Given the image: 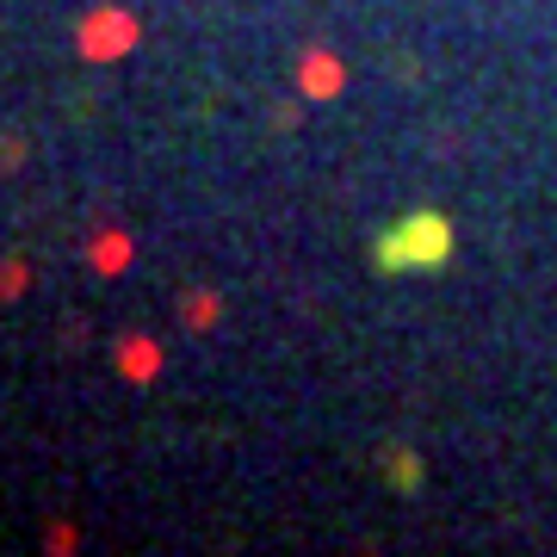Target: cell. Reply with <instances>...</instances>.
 I'll return each mask as SVG.
<instances>
[{
  "instance_id": "obj_1",
  "label": "cell",
  "mask_w": 557,
  "mask_h": 557,
  "mask_svg": "<svg viewBox=\"0 0 557 557\" xmlns=\"http://www.w3.org/2000/svg\"><path fill=\"white\" fill-rule=\"evenodd\" d=\"M458 248V230L446 211H409L372 242V267L379 273H440Z\"/></svg>"
},
{
  "instance_id": "obj_2",
  "label": "cell",
  "mask_w": 557,
  "mask_h": 557,
  "mask_svg": "<svg viewBox=\"0 0 557 557\" xmlns=\"http://www.w3.org/2000/svg\"><path fill=\"white\" fill-rule=\"evenodd\" d=\"M416 478H421L416 453H409V458H391V490H403V496H409V490H416Z\"/></svg>"
}]
</instances>
